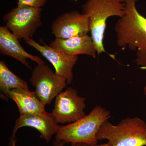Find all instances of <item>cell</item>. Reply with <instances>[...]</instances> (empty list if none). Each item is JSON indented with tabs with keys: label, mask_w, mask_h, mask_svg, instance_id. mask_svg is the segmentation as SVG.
Here are the masks:
<instances>
[{
	"label": "cell",
	"mask_w": 146,
	"mask_h": 146,
	"mask_svg": "<svg viewBox=\"0 0 146 146\" xmlns=\"http://www.w3.org/2000/svg\"><path fill=\"white\" fill-rule=\"evenodd\" d=\"M138 1L125 0V13L115 24V31L118 46L136 51L135 62L146 70V18L137 10Z\"/></svg>",
	"instance_id": "cell-1"
},
{
	"label": "cell",
	"mask_w": 146,
	"mask_h": 146,
	"mask_svg": "<svg viewBox=\"0 0 146 146\" xmlns=\"http://www.w3.org/2000/svg\"><path fill=\"white\" fill-rule=\"evenodd\" d=\"M125 6V0H86L82 6V13L89 18L91 36L98 55L107 53L104 39L108 19L122 17Z\"/></svg>",
	"instance_id": "cell-2"
},
{
	"label": "cell",
	"mask_w": 146,
	"mask_h": 146,
	"mask_svg": "<svg viewBox=\"0 0 146 146\" xmlns=\"http://www.w3.org/2000/svg\"><path fill=\"white\" fill-rule=\"evenodd\" d=\"M110 116L108 110L100 106H97L84 117L67 125L60 126L56 134V141L71 144L84 143L90 145H97L98 131Z\"/></svg>",
	"instance_id": "cell-3"
},
{
	"label": "cell",
	"mask_w": 146,
	"mask_h": 146,
	"mask_svg": "<svg viewBox=\"0 0 146 146\" xmlns=\"http://www.w3.org/2000/svg\"><path fill=\"white\" fill-rule=\"evenodd\" d=\"M96 137L98 141L108 140L111 146H146V123L138 117L126 118L116 125L108 120Z\"/></svg>",
	"instance_id": "cell-4"
},
{
	"label": "cell",
	"mask_w": 146,
	"mask_h": 146,
	"mask_svg": "<svg viewBox=\"0 0 146 146\" xmlns=\"http://www.w3.org/2000/svg\"><path fill=\"white\" fill-rule=\"evenodd\" d=\"M42 8L16 7L6 13L3 20L18 40H26L31 38L42 26Z\"/></svg>",
	"instance_id": "cell-5"
},
{
	"label": "cell",
	"mask_w": 146,
	"mask_h": 146,
	"mask_svg": "<svg viewBox=\"0 0 146 146\" xmlns=\"http://www.w3.org/2000/svg\"><path fill=\"white\" fill-rule=\"evenodd\" d=\"M29 82L35 88L36 96L45 105L50 104L68 85L65 78L45 64H37L33 68Z\"/></svg>",
	"instance_id": "cell-6"
},
{
	"label": "cell",
	"mask_w": 146,
	"mask_h": 146,
	"mask_svg": "<svg viewBox=\"0 0 146 146\" xmlns=\"http://www.w3.org/2000/svg\"><path fill=\"white\" fill-rule=\"evenodd\" d=\"M85 100L78 96L76 89L68 87L56 97L52 113L58 123L74 122L86 116L84 112Z\"/></svg>",
	"instance_id": "cell-7"
},
{
	"label": "cell",
	"mask_w": 146,
	"mask_h": 146,
	"mask_svg": "<svg viewBox=\"0 0 146 146\" xmlns=\"http://www.w3.org/2000/svg\"><path fill=\"white\" fill-rule=\"evenodd\" d=\"M51 31L55 38L60 39L86 35L90 32L89 18L78 11L65 12L53 21Z\"/></svg>",
	"instance_id": "cell-8"
},
{
	"label": "cell",
	"mask_w": 146,
	"mask_h": 146,
	"mask_svg": "<svg viewBox=\"0 0 146 146\" xmlns=\"http://www.w3.org/2000/svg\"><path fill=\"white\" fill-rule=\"evenodd\" d=\"M24 42L34 48L52 64L55 72L66 79L68 85L70 84L73 79V69L78 60V56H72L58 50L47 46L43 42L40 44L34 39L24 40Z\"/></svg>",
	"instance_id": "cell-9"
},
{
	"label": "cell",
	"mask_w": 146,
	"mask_h": 146,
	"mask_svg": "<svg viewBox=\"0 0 146 146\" xmlns=\"http://www.w3.org/2000/svg\"><path fill=\"white\" fill-rule=\"evenodd\" d=\"M52 113H43L20 115L16 119L11 139H15L16 133L20 128L29 127L39 131L40 138L48 143L60 128Z\"/></svg>",
	"instance_id": "cell-10"
},
{
	"label": "cell",
	"mask_w": 146,
	"mask_h": 146,
	"mask_svg": "<svg viewBox=\"0 0 146 146\" xmlns=\"http://www.w3.org/2000/svg\"><path fill=\"white\" fill-rule=\"evenodd\" d=\"M0 53L2 55L8 56L15 58L27 68L31 69L27 59L44 64L45 62L37 56L33 55L26 51L18 38L5 26L0 27Z\"/></svg>",
	"instance_id": "cell-11"
},
{
	"label": "cell",
	"mask_w": 146,
	"mask_h": 146,
	"mask_svg": "<svg viewBox=\"0 0 146 146\" xmlns=\"http://www.w3.org/2000/svg\"><path fill=\"white\" fill-rule=\"evenodd\" d=\"M49 46L72 56L84 54L95 58L97 53L92 37L88 34L66 39L56 38Z\"/></svg>",
	"instance_id": "cell-12"
},
{
	"label": "cell",
	"mask_w": 146,
	"mask_h": 146,
	"mask_svg": "<svg viewBox=\"0 0 146 146\" xmlns=\"http://www.w3.org/2000/svg\"><path fill=\"white\" fill-rule=\"evenodd\" d=\"M6 96L16 103L20 115L43 113L46 112L45 106L35 92L29 89L18 88L7 92Z\"/></svg>",
	"instance_id": "cell-13"
},
{
	"label": "cell",
	"mask_w": 146,
	"mask_h": 146,
	"mask_svg": "<svg viewBox=\"0 0 146 146\" xmlns=\"http://www.w3.org/2000/svg\"><path fill=\"white\" fill-rule=\"evenodd\" d=\"M24 88L29 89L27 83L9 70L3 60L0 61V89L6 96L11 89Z\"/></svg>",
	"instance_id": "cell-14"
},
{
	"label": "cell",
	"mask_w": 146,
	"mask_h": 146,
	"mask_svg": "<svg viewBox=\"0 0 146 146\" xmlns=\"http://www.w3.org/2000/svg\"><path fill=\"white\" fill-rule=\"evenodd\" d=\"M48 0H18L16 7H31L34 8H42L46 5Z\"/></svg>",
	"instance_id": "cell-15"
},
{
	"label": "cell",
	"mask_w": 146,
	"mask_h": 146,
	"mask_svg": "<svg viewBox=\"0 0 146 146\" xmlns=\"http://www.w3.org/2000/svg\"><path fill=\"white\" fill-rule=\"evenodd\" d=\"M65 143L63 141H56L53 143L54 146H63L65 145ZM10 146H16V141L15 139H11Z\"/></svg>",
	"instance_id": "cell-16"
},
{
	"label": "cell",
	"mask_w": 146,
	"mask_h": 146,
	"mask_svg": "<svg viewBox=\"0 0 146 146\" xmlns=\"http://www.w3.org/2000/svg\"><path fill=\"white\" fill-rule=\"evenodd\" d=\"M70 146H111L110 145L109 143H107L103 144H101V145H90L89 144L84 143H76L71 144Z\"/></svg>",
	"instance_id": "cell-17"
},
{
	"label": "cell",
	"mask_w": 146,
	"mask_h": 146,
	"mask_svg": "<svg viewBox=\"0 0 146 146\" xmlns=\"http://www.w3.org/2000/svg\"><path fill=\"white\" fill-rule=\"evenodd\" d=\"M144 94L146 96V86H145L144 89Z\"/></svg>",
	"instance_id": "cell-18"
},
{
	"label": "cell",
	"mask_w": 146,
	"mask_h": 146,
	"mask_svg": "<svg viewBox=\"0 0 146 146\" xmlns=\"http://www.w3.org/2000/svg\"><path fill=\"white\" fill-rule=\"evenodd\" d=\"M72 1H76L77 0H72Z\"/></svg>",
	"instance_id": "cell-19"
}]
</instances>
